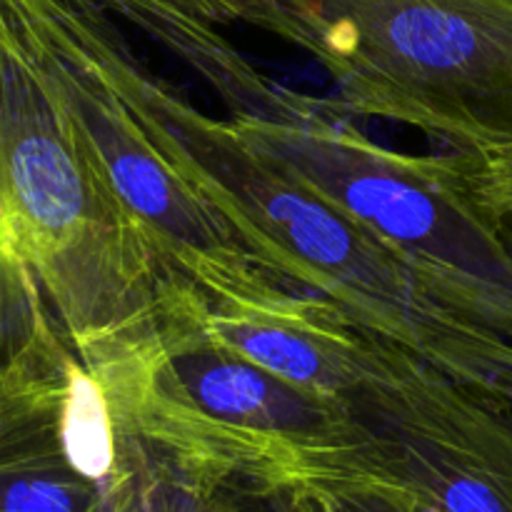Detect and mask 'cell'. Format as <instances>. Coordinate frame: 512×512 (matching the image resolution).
<instances>
[{
    "label": "cell",
    "instance_id": "cell-7",
    "mask_svg": "<svg viewBox=\"0 0 512 512\" xmlns=\"http://www.w3.org/2000/svg\"><path fill=\"white\" fill-rule=\"evenodd\" d=\"M338 333L323 395L368 435V473L438 512H512L510 410L350 318Z\"/></svg>",
    "mask_w": 512,
    "mask_h": 512
},
{
    "label": "cell",
    "instance_id": "cell-11",
    "mask_svg": "<svg viewBox=\"0 0 512 512\" xmlns=\"http://www.w3.org/2000/svg\"><path fill=\"white\" fill-rule=\"evenodd\" d=\"M188 3L218 25L233 23V0H188Z\"/></svg>",
    "mask_w": 512,
    "mask_h": 512
},
{
    "label": "cell",
    "instance_id": "cell-3",
    "mask_svg": "<svg viewBox=\"0 0 512 512\" xmlns=\"http://www.w3.org/2000/svg\"><path fill=\"white\" fill-rule=\"evenodd\" d=\"M0 223L90 373L153 338L173 298L13 0H0Z\"/></svg>",
    "mask_w": 512,
    "mask_h": 512
},
{
    "label": "cell",
    "instance_id": "cell-4",
    "mask_svg": "<svg viewBox=\"0 0 512 512\" xmlns=\"http://www.w3.org/2000/svg\"><path fill=\"white\" fill-rule=\"evenodd\" d=\"M200 310L198 298L178 293L153 338L95 373L120 423L175 488L270 503L308 478L368 468V435L338 400L225 345Z\"/></svg>",
    "mask_w": 512,
    "mask_h": 512
},
{
    "label": "cell",
    "instance_id": "cell-9",
    "mask_svg": "<svg viewBox=\"0 0 512 512\" xmlns=\"http://www.w3.org/2000/svg\"><path fill=\"white\" fill-rule=\"evenodd\" d=\"M465 165L475 195L512 253V148L488 160L465 158Z\"/></svg>",
    "mask_w": 512,
    "mask_h": 512
},
{
    "label": "cell",
    "instance_id": "cell-12",
    "mask_svg": "<svg viewBox=\"0 0 512 512\" xmlns=\"http://www.w3.org/2000/svg\"><path fill=\"white\" fill-rule=\"evenodd\" d=\"M273 505V503H270ZM275 512H283L273 505ZM200 512H258V510H243V508H235V498H218V500H205L203 508Z\"/></svg>",
    "mask_w": 512,
    "mask_h": 512
},
{
    "label": "cell",
    "instance_id": "cell-2",
    "mask_svg": "<svg viewBox=\"0 0 512 512\" xmlns=\"http://www.w3.org/2000/svg\"><path fill=\"white\" fill-rule=\"evenodd\" d=\"M140 88L175 158L265 273L512 413V340L480 325L368 225L260 158L228 120L200 110L145 60Z\"/></svg>",
    "mask_w": 512,
    "mask_h": 512
},
{
    "label": "cell",
    "instance_id": "cell-8",
    "mask_svg": "<svg viewBox=\"0 0 512 512\" xmlns=\"http://www.w3.org/2000/svg\"><path fill=\"white\" fill-rule=\"evenodd\" d=\"M270 503L283 512H438L410 488L368 470L308 478Z\"/></svg>",
    "mask_w": 512,
    "mask_h": 512
},
{
    "label": "cell",
    "instance_id": "cell-1",
    "mask_svg": "<svg viewBox=\"0 0 512 512\" xmlns=\"http://www.w3.org/2000/svg\"><path fill=\"white\" fill-rule=\"evenodd\" d=\"M193 70L260 158L343 208L433 275L480 325L512 340V253L463 155H410L355 125L335 98L265 75L188 0H103Z\"/></svg>",
    "mask_w": 512,
    "mask_h": 512
},
{
    "label": "cell",
    "instance_id": "cell-5",
    "mask_svg": "<svg viewBox=\"0 0 512 512\" xmlns=\"http://www.w3.org/2000/svg\"><path fill=\"white\" fill-rule=\"evenodd\" d=\"M233 23L305 50L348 113L470 160L512 148V0H233Z\"/></svg>",
    "mask_w": 512,
    "mask_h": 512
},
{
    "label": "cell",
    "instance_id": "cell-6",
    "mask_svg": "<svg viewBox=\"0 0 512 512\" xmlns=\"http://www.w3.org/2000/svg\"><path fill=\"white\" fill-rule=\"evenodd\" d=\"M105 180L175 288L205 308H268L295 290L265 273L170 150L143 58L103 0H13Z\"/></svg>",
    "mask_w": 512,
    "mask_h": 512
},
{
    "label": "cell",
    "instance_id": "cell-10",
    "mask_svg": "<svg viewBox=\"0 0 512 512\" xmlns=\"http://www.w3.org/2000/svg\"><path fill=\"white\" fill-rule=\"evenodd\" d=\"M205 500L195 498V495L185 493V490H170L165 498H160L158 503L148 505V508L138 512H200Z\"/></svg>",
    "mask_w": 512,
    "mask_h": 512
}]
</instances>
